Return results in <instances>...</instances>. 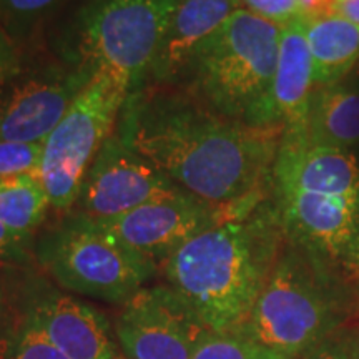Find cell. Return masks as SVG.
Segmentation results:
<instances>
[{
    "instance_id": "52a82bcc",
    "label": "cell",
    "mask_w": 359,
    "mask_h": 359,
    "mask_svg": "<svg viewBox=\"0 0 359 359\" xmlns=\"http://www.w3.org/2000/svg\"><path fill=\"white\" fill-rule=\"evenodd\" d=\"M130 92L107 75H95L45 138L39 173L50 208L72 212L98 151L115 132Z\"/></svg>"
},
{
    "instance_id": "5b68a950",
    "label": "cell",
    "mask_w": 359,
    "mask_h": 359,
    "mask_svg": "<svg viewBox=\"0 0 359 359\" xmlns=\"http://www.w3.org/2000/svg\"><path fill=\"white\" fill-rule=\"evenodd\" d=\"M178 0H88L74 22L70 62L107 75L130 93L148 75Z\"/></svg>"
},
{
    "instance_id": "d4e9b609",
    "label": "cell",
    "mask_w": 359,
    "mask_h": 359,
    "mask_svg": "<svg viewBox=\"0 0 359 359\" xmlns=\"http://www.w3.org/2000/svg\"><path fill=\"white\" fill-rule=\"evenodd\" d=\"M32 240L24 238L0 222V266L22 264L29 259V250Z\"/></svg>"
},
{
    "instance_id": "4dcf8cb0",
    "label": "cell",
    "mask_w": 359,
    "mask_h": 359,
    "mask_svg": "<svg viewBox=\"0 0 359 359\" xmlns=\"http://www.w3.org/2000/svg\"><path fill=\"white\" fill-rule=\"evenodd\" d=\"M2 314H4V298H2V290H0V323H2Z\"/></svg>"
},
{
    "instance_id": "6da1fadb",
    "label": "cell",
    "mask_w": 359,
    "mask_h": 359,
    "mask_svg": "<svg viewBox=\"0 0 359 359\" xmlns=\"http://www.w3.org/2000/svg\"><path fill=\"white\" fill-rule=\"evenodd\" d=\"M116 132L180 188L248 213L273 191L283 128L228 118L178 87L130 93Z\"/></svg>"
},
{
    "instance_id": "ba28073f",
    "label": "cell",
    "mask_w": 359,
    "mask_h": 359,
    "mask_svg": "<svg viewBox=\"0 0 359 359\" xmlns=\"http://www.w3.org/2000/svg\"><path fill=\"white\" fill-rule=\"evenodd\" d=\"M286 241L344 281H359V200L273 190Z\"/></svg>"
},
{
    "instance_id": "f1b7e54d",
    "label": "cell",
    "mask_w": 359,
    "mask_h": 359,
    "mask_svg": "<svg viewBox=\"0 0 359 359\" xmlns=\"http://www.w3.org/2000/svg\"><path fill=\"white\" fill-rule=\"evenodd\" d=\"M336 15L359 25V0H336Z\"/></svg>"
},
{
    "instance_id": "30bf717a",
    "label": "cell",
    "mask_w": 359,
    "mask_h": 359,
    "mask_svg": "<svg viewBox=\"0 0 359 359\" xmlns=\"http://www.w3.org/2000/svg\"><path fill=\"white\" fill-rule=\"evenodd\" d=\"M93 77L74 62L20 69L0 87V142L43 143Z\"/></svg>"
},
{
    "instance_id": "ac0fdd59",
    "label": "cell",
    "mask_w": 359,
    "mask_h": 359,
    "mask_svg": "<svg viewBox=\"0 0 359 359\" xmlns=\"http://www.w3.org/2000/svg\"><path fill=\"white\" fill-rule=\"evenodd\" d=\"M304 22L314 88L327 87L349 77L359 62V25L339 15Z\"/></svg>"
},
{
    "instance_id": "7c38bea8",
    "label": "cell",
    "mask_w": 359,
    "mask_h": 359,
    "mask_svg": "<svg viewBox=\"0 0 359 359\" xmlns=\"http://www.w3.org/2000/svg\"><path fill=\"white\" fill-rule=\"evenodd\" d=\"M206 331L172 286L142 288L123 303L115 333L128 359H191Z\"/></svg>"
},
{
    "instance_id": "7402d4cb",
    "label": "cell",
    "mask_w": 359,
    "mask_h": 359,
    "mask_svg": "<svg viewBox=\"0 0 359 359\" xmlns=\"http://www.w3.org/2000/svg\"><path fill=\"white\" fill-rule=\"evenodd\" d=\"M42 151L43 143L0 142V180L37 172Z\"/></svg>"
},
{
    "instance_id": "5bb4252c",
    "label": "cell",
    "mask_w": 359,
    "mask_h": 359,
    "mask_svg": "<svg viewBox=\"0 0 359 359\" xmlns=\"http://www.w3.org/2000/svg\"><path fill=\"white\" fill-rule=\"evenodd\" d=\"M25 320L69 359H116L110 326L93 306L55 290L30 302Z\"/></svg>"
},
{
    "instance_id": "9a60e30c",
    "label": "cell",
    "mask_w": 359,
    "mask_h": 359,
    "mask_svg": "<svg viewBox=\"0 0 359 359\" xmlns=\"http://www.w3.org/2000/svg\"><path fill=\"white\" fill-rule=\"evenodd\" d=\"M314 92L313 60L302 17L281 25L280 50L262 125L283 128V137H303Z\"/></svg>"
},
{
    "instance_id": "d6986e66",
    "label": "cell",
    "mask_w": 359,
    "mask_h": 359,
    "mask_svg": "<svg viewBox=\"0 0 359 359\" xmlns=\"http://www.w3.org/2000/svg\"><path fill=\"white\" fill-rule=\"evenodd\" d=\"M48 210L50 200L39 170L0 180V222L8 230L32 240Z\"/></svg>"
},
{
    "instance_id": "8fae6325",
    "label": "cell",
    "mask_w": 359,
    "mask_h": 359,
    "mask_svg": "<svg viewBox=\"0 0 359 359\" xmlns=\"http://www.w3.org/2000/svg\"><path fill=\"white\" fill-rule=\"evenodd\" d=\"M182 190L115 128L90 165L72 212L90 219H109Z\"/></svg>"
},
{
    "instance_id": "4fadbf2b",
    "label": "cell",
    "mask_w": 359,
    "mask_h": 359,
    "mask_svg": "<svg viewBox=\"0 0 359 359\" xmlns=\"http://www.w3.org/2000/svg\"><path fill=\"white\" fill-rule=\"evenodd\" d=\"M273 190L359 200V158L351 150L314 145L304 137H283Z\"/></svg>"
},
{
    "instance_id": "1f68e13d",
    "label": "cell",
    "mask_w": 359,
    "mask_h": 359,
    "mask_svg": "<svg viewBox=\"0 0 359 359\" xmlns=\"http://www.w3.org/2000/svg\"><path fill=\"white\" fill-rule=\"evenodd\" d=\"M354 72H356V74L359 75V62H358V65H356V69H354Z\"/></svg>"
},
{
    "instance_id": "484cf974",
    "label": "cell",
    "mask_w": 359,
    "mask_h": 359,
    "mask_svg": "<svg viewBox=\"0 0 359 359\" xmlns=\"http://www.w3.org/2000/svg\"><path fill=\"white\" fill-rule=\"evenodd\" d=\"M20 69V53L15 40L0 25V87L12 77H15Z\"/></svg>"
},
{
    "instance_id": "e0dca14e",
    "label": "cell",
    "mask_w": 359,
    "mask_h": 359,
    "mask_svg": "<svg viewBox=\"0 0 359 359\" xmlns=\"http://www.w3.org/2000/svg\"><path fill=\"white\" fill-rule=\"evenodd\" d=\"M303 137L314 145L359 148V75L314 88Z\"/></svg>"
},
{
    "instance_id": "83f0119b",
    "label": "cell",
    "mask_w": 359,
    "mask_h": 359,
    "mask_svg": "<svg viewBox=\"0 0 359 359\" xmlns=\"http://www.w3.org/2000/svg\"><path fill=\"white\" fill-rule=\"evenodd\" d=\"M336 15V0H299V17L304 20Z\"/></svg>"
},
{
    "instance_id": "f546056e",
    "label": "cell",
    "mask_w": 359,
    "mask_h": 359,
    "mask_svg": "<svg viewBox=\"0 0 359 359\" xmlns=\"http://www.w3.org/2000/svg\"><path fill=\"white\" fill-rule=\"evenodd\" d=\"M353 358L359 359V338L354 339V348H353Z\"/></svg>"
},
{
    "instance_id": "603a6c76",
    "label": "cell",
    "mask_w": 359,
    "mask_h": 359,
    "mask_svg": "<svg viewBox=\"0 0 359 359\" xmlns=\"http://www.w3.org/2000/svg\"><path fill=\"white\" fill-rule=\"evenodd\" d=\"M8 359H69L65 358L29 320L13 341Z\"/></svg>"
},
{
    "instance_id": "2e32d148",
    "label": "cell",
    "mask_w": 359,
    "mask_h": 359,
    "mask_svg": "<svg viewBox=\"0 0 359 359\" xmlns=\"http://www.w3.org/2000/svg\"><path fill=\"white\" fill-rule=\"evenodd\" d=\"M240 8L241 0H178L148 82L155 87H177L193 52Z\"/></svg>"
},
{
    "instance_id": "ffe728a7",
    "label": "cell",
    "mask_w": 359,
    "mask_h": 359,
    "mask_svg": "<svg viewBox=\"0 0 359 359\" xmlns=\"http://www.w3.org/2000/svg\"><path fill=\"white\" fill-rule=\"evenodd\" d=\"M191 359H286L236 331L206 330Z\"/></svg>"
},
{
    "instance_id": "7a4b0ae2",
    "label": "cell",
    "mask_w": 359,
    "mask_h": 359,
    "mask_svg": "<svg viewBox=\"0 0 359 359\" xmlns=\"http://www.w3.org/2000/svg\"><path fill=\"white\" fill-rule=\"evenodd\" d=\"M283 245L276 201L268 196L243 217L193 238L161 266L206 330L235 331L250 316Z\"/></svg>"
},
{
    "instance_id": "4316f807",
    "label": "cell",
    "mask_w": 359,
    "mask_h": 359,
    "mask_svg": "<svg viewBox=\"0 0 359 359\" xmlns=\"http://www.w3.org/2000/svg\"><path fill=\"white\" fill-rule=\"evenodd\" d=\"M354 339L348 336H331L299 359H354Z\"/></svg>"
},
{
    "instance_id": "3957f363",
    "label": "cell",
    "mask_w": 359,
    "mask_h": 359,
    "mask_svg": "<svg viewBox=\"0 0 359 359\" xmlns=\"http://www.w3.org/2000/svg\"><path fill=\"white\" fill-rule=\"evenodd\" d=\"M349 306L348 281L285 238L262 294L235 331L283 358L299 359L334 336Z\"/></svg>"
},
{
    "instance_id": "277c9868",
    "label": "cell",
    "mask_w": 359,
    "mask_h": 359,
    "mask_svg": "<svg viewBox=\"0 0 359 359\" xmlns=\"http://www.w3.org/2000/svg\"><path fill=\"white\" fill-rule=\"evenodd\" d=\"M281 25L240 8L193 52L177 87L228 118L262 125Z\"/></svg>"
},
{
    "instance_id": "8992f818",
    "label": "cell",
    "mask_w": 359,
    "mask_h": 359,
    "mask_svg": "<svg viewBox=\"0 0 359 359\" xmlns=\"http://www.w3.org/2000/svg\"><path fill=\"white\" fill-rule=\"evenodd\" d=\"M34 253L62 288L110 303L128 302L156 271L155 263L74 212L35 241Z\"/></svg>"
},
{
    "instance_id": "cb8c5ba5",
    "label": "cell",
    "mask_w": 359,
    "mask_h": 359,
    "mask_svg": "<svg viewBox=\"0 0 359 359\" xmlns=\"http://www.w3.org/2000/svg\"><path fill=\"white\" fill-rule=\"evenodd\" d=\"M257 15L285 25L299 17V0H241Z\"/></svg>"
},
{
    "instance_id": "44dd1931",
    "label": "cell",
    "mask_w": 359,
    "mask_h": 359,
    "mask_svg": "<svg viewBox=\"0 0 359 359\" xmlns=\"http://www.w3.org/2000/svg\"><path fill=\"white\" fill-rule=\"evenodd\" d=\"M60 0H0V25L11 37L20 39Z\"/></svg>"
},
{
    "instance_id": "9c48e42d",
    "label": "cell",
    "mask_w": 359,
    "mask_h": 359,
    "mask_svg": "<svg viewBox=\"0 0 359 359\" xmlns=\"http://www.w3.org/2000/svg\"><path fill=\"white\" fill-rule=\"evenodd\" d=\"M243 215L246 213L213 205L182 190L148 201L120 217L93 222L140 257L163 264L193 238Z\"/></svg>"
}]
</instances>
